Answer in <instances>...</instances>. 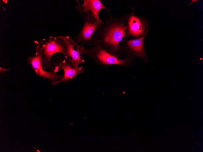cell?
Returning a JSON list of instances; mask_svg holds the SVG:
<instances>
[{"label":"cell","instance_id":"cell-1","mask_svg":"<svg viewBox=\"0 0 203 152\" xmlns=\"http://www.w3.org/2000/svg\"><path fill=\"white\" fill-rule=\"evenodd\" d=\"M130 13L120 18L112 16L110 13L105 19V22L98 25L93 33L94 46L98 45L102 49L119 59L122 55L121 46L127 35V22Z\"/></svg>","mask_w":203,"mask_h":152},{"label":"cell","instance_id":"cell-2","mask_svg":"<svg viewBox=\"0 0 203 152\" xmlns=\"http://www.w3.org/2000/svg\"><path fill=\"white\" fill-rule=\"evenodd\" d=\"M81 47L83 54L92 59L97 65L105 68L113 65H117L123 68L129 66L132 60L136 57L132 56L124 59H119L98 45L87 49L84 45L81 44Z\"/></svg>","mask_w":203,"mask_h":152},{"label":"cell","instance_id":"cell-3","mask_svg":"<svg viewBox=\"0 0 203 152\" xmlns=\"http://www.w3.org/2000/svg\"><path fill=\"white\" fill-rule=\"evenodd\" d=\"M34 41L36 45L40 46L42 47L43 55L42 66L44 70L48 69L51 71H54L52 65L51 59L52 56L55 53H61L65 57L71 60L67 55L63 41L58 36H50L47 39Z\"/></svg>","mask_w":203,"mask_h":152},{"label":"cell","instance_id":"cell-4","mask_svg":"<svg viewBox=\"0 0 203 152\" xmlns=\"http://www.w3.org/2000/svg\"><path fill=\"white\" fill-rule=\"evenodd\" d=\"M51 63L56 72L59 68L62 69L64 71V75L60 79L51 82V84L53 86L60 83L68 82L81 74L85 73L83 66L73 68L70 60L59 54L56 57L52 58Z\"/></svg>","mask_w":203,"mask_h":152},{"label":"cell","instance_id":"cell-5","mask_svg":"<svg viewBox=\"0 0 203 152\" xmlns=\"http://www.w3.org/2000/svg\"><path fill=\"white\" fill-rule=\"evenodd\" d=\"M84 17L81 31L72 39L77 45L81 44L91 46H94L92 35L97 28L98 22L91 12H88Z\"/></svg>","mask_w":203,"mask_h":152},{"label":"cell","instance_id":"cell-6","mask_svg":"<svg viewBox=\"0 0 203 152\" xmlns=\"http://www.w3.org/2000/svg\"><path fill=\"white\" fill-rule=\"evenodd\" d=\"M147 33L137 39L124 38L121 45V52L126 58L132 56L140 57L146 63L148 62L144 46V39Z\"/></svg>","mask_w":203,"mask_h":152},{"label":"cell","instance_id":"cell-7","mask_svg":"<svg viewBox=\"0 0 203 152\" xmlns=\"http://www.w3.org/2000/svg\"><path fill=\"white\" fill-rule=\"evenodd\" d=\"M35 51V56H29L27 61L31 65L35 73L38 76L47 79L51 82H56L60 79L63 76L57 74L55 71H47L43 70L42 66L43 55L42 47L36 45Z\"/></svg>","mask_w":203,"mask_h":152},{"label":"cell","instance_id":"cell-8","mask_svg":"<svg viewBox=\"0 0 203 152\" xmlns=\"http://www.w3.org/2000/svg\"><path fill=\"white\" fill-rule=\"evenodd\" d=\"M127 25V35L132 39L140 38L150 31L146 18L135 15L133 11L130 13Z\"/></svg>","mask_w":203,"mask_h":152},{"label":"cell","instance_id":"cell-9","mask_svg":"<svg viewBox=\"0 0 203 152\" xmlns=\"http://www.w3.org/2000/svg\"><path fill=\"white\" fill-rule=\"evenodd\" d=\"M58 37L61 39L64 42L67 55L71 59L72 67H78L79 64L83 66L84 60L83 57L84 54L81 47V44L77 45L72 38H70L69 35L67 36L61 35Z\"/></svg>","mask_w":203,"mask_h":152},{"label":"cell","instance_id":"cell-10","mask_svg":"<svg viewBox=\"0 0 203 152\" xmlns=\"http://www.w3.org/2000/svg\"><path fill=\"white\" fill-rule=\"evenodd\" d=\"M78 5L75 6V8L81 15L85 16L88 12L90 11L98 20V24L103 23V22L100 19L99 16L100 11L102 9L106 10L109 13L110 10L106 8L102 3L100 0H84L82 5H80L78 0H76Z\"/></svg>","mask_w":203,"mask_h":152},{"label":"cell","instance_id":"cell-11","mask_svg":"<svg viewBox=\"0 0 203 152\" xmlns=\"http://www.w3.org/2000/svg\"><path fill=\"white\" fill-rule=\"evenodd\" d=\"M9 70V69H5L3 68L0 67V73L1 74H3L8 71Z\"/></svg>","mask_w":203,"mask_h":152}]
</instances>
